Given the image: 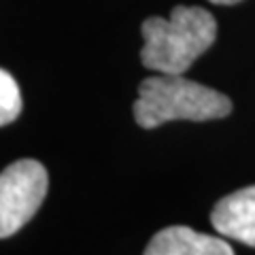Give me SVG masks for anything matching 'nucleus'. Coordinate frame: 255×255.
Listing matches in <instances>:
<instances>
[{
    "label": "nucleus",
    "mask_w": 255,
    "mask_h": 255,
    "mask_svg": "<svg viewBox=\"0 0 255 255\" xmlns=\"http://www.w3.org/2000/svg\"><path fill=\"white\" fill-rule=\"evenodd\" d=\"M140 62L162 75H183L217 38V21L202 6H174L170 17H149L140 26Z\"/></svg>",
    "instance_id": "obj_1"
},
{
    "label": "nucleus",
    "mask_w": 255,
    "mask_h": 255,
    "mask_svg": "<svg viewBox=\"0 0 255 255\" xmlns=\"http://www.w3.org/2000/svg\"><path fill=\"white\" fill-rule=\"evenodd\" d=\"M132 111L140 128L153 130L172 119L211 122L228 117L232 113V100L183 75H159L149 77L138 85V98Z\"/></svg>",
    "instance_id": "obj_2"
},
{
    "label": "nucleus",
    "mask_w": 255,
    "mask_h": 255,
    "mask_svg": "<svg viewBox=\"0 0 255 255\" xmlns=\"http://www.w3.org/2000/svg\"><path fill=\"white\" fill-rule=\"evenodd\" d=\"M47 185V170L36 159H17L0 172V238L13 236L34 217Z\"/></svg>",
    "instance_id": "obj_3"
},
{
    "label": "nucleus",
    "mask_w": 255,
    "mask_h": 255,
    "mask_svg": "<svg viewBox=\"0 0 255 255\" xmlns=\"http://www.w3.org/2000/svg\"><path fill=\"white\" fill-rule=\"evenodd\" d=\"M211 223L221 236L255 247V185L221 198L211 213Z\"/></svg>",
    "instance_id": "obj_4"
},
{
    "label": "nucleus",
    "mask_w": 255,
    "mask_h": 255,
    "mask_svg": "<svg viewBox=\"0 0 255 255\" xmlns=\"http://www.w3.org/2000/svg\"><path fill=\"white\" fill-rule=\"evenodd\" d=\"M145 255H234V251L217 236L196 232L185 226H170L151 238Z\"/></svg>",
    "instance_id": "obj_5"
},
{
    "label": "nucleus",
    "mask_w": 255,
    "mask_h": 255,
    "mask_svg": "<svg viewBox=\"0 0 255 255\" xmlns=\"http://www.w3.org/2000/svg\"><path fill=\"white\" fill-rule=\"evenodd\" d=\"M21 113V94L17 81L0 68V126L15 122Z\"/></svg>",
    "instance_id": "obj_6"
},
{
    "label": "nucleus",
    "mask_w": 255,
    "mask_h": 255,
    "mask_svg": "<svg viewBox=\"0 0 255 255\" xmlns=\"http://www.w3.org/2000/svg\"><path fill=\"white\" fill-rule=\"evenodd\" d=\"M209 2H213V4H223V6H232V4L243 2V0H209Z\"/></svg>",
    "instance_id": "obj_7"
}]
</instances>
